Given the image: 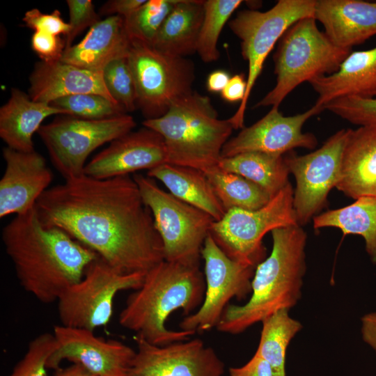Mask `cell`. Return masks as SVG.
I'll use <instances>...</instances> for the list:
<instances>
[{
	"instance_id": "cell-1",
	"label": "cell",
	"mask_w": 376,
	"mask_h": 376,
	"mask_svg": "<svg viewBox=\"0 0 376 376\" xmlns=\"http://www.w3.org/2000/svg\"><path fill=\"white\" fill-rule=\"evenodd\" d=\"M36 209L45 224L61 228L122 273H146L164 260L152 213L130 175L65 180L47 189Z\"/></svg>"
},
{
	"instance_id": "cell-2",
	"label": "cell",
	"mask_w": 376,
	"mask_h": 376,
	"mask_svg": "<svg viewBox=\"0 0 376 376\" xmlns=\"http://www.w3.org/2000/svg\"><path fill=\"white\" fill-rule=\"evenodd\" d=\"M2 240L19 284L44 304L57 301L98 257L61 228L45 224L36 207L15 215L3 228Z\"/></svg>"
},
{
	"instance_id": "cell-3",
	"label": "cell",
	"mask_w": 376,
	"mask_h": 376,
	"mask_svg": "<svg viewBox=\"0 0 376 376\" xmlns=\"http://www.w3.org/2000/svg\"><path fill=\"white\" fill-rule=\"evenodd\" d=\"M205 292L200 265L164 260L149 269L141 286L128 296L118 316L119 324L159 346L189 340L194 332L169 329L166 320L178 309L186 316L194 313L202 304Z\"/></svg>"
},
{
	"instance_id": "cell-4",
	"label": "cell",
	"mask_w": 376,
	"mask_h": 376,
	"mask_svg": "<svg viewBox=\"0 0 376 376\" xmlns=\"http://www.w3.org/2000/svg\"><path fill=\"white\" fill-rule=\"evenodd\" d=\"M272 249L259 263L251 281V293L244 305L228 304L216 327L223 333L239 334L300 299L306 273L307 235L299 225L272 232Z\"/></svg>"
},
{
	"instance_id": "cell-5",
	"label": "cell",
	"mask_w": 376,
	"mask_h": 376,
	"mask_svg": "<svg viewBox=\"0 0 376 376\" xmlns=\"http://www.w3.org/2000/svg\"><path fill=\"white\" fill-rule=\"evenodd\" d=\"M142 123L162 136L167 163L203 172L218 166L234 130L228 119L219 118L210 97L196 91L175 101L164 116Z\"/></svg>"
},
{
	"instance_id": "cell-6",
	"label": "cell",
	"mask_w": 376,
	"mask_h": 376,
	"mask_svg": "<svg viewBox=\"0 0 376 376\" xmlns=\"http://www.w3.org/2000/svg\"><path fill=\"white\" fill-rule=\"evenodd\" d=\"M350 52L335 45L313 17L297 21L282 36L274 54L276 84L254 107H279L301 84L337 72Z\"/></svg>"
},
{
	"instance_id": "cell-7",
	"label": "cell",
	"mask_w": 376,
	"mask_h": 376,
	"mask_svg": "<svg viewBox=\"0 0 376 376\" xmlns=\"http://www.w3.org/2000/svg\"><path fill=\"white\" fill-rule=\"evenodd\" d=\"M315 4V0H279L265 12L243 10L229 21V28L241 41L242 56L248 62L244 98L228 119L234 130L244 127L247 102L269 54L292 24L314 17Z\"/></svg>"
},
{
	"instance_id": "cell-8",
	"label": "cell",
	"mask_w": 376,
	"mask_h": 376,
	"mask_svg": "<svg viewBox=\"0 0 376 376\" xmlns=\"http://www.w3.org/2000/svg\"><path fill=\"white\" fill-rule=\"evenodd\" d=\"M132 177L152 213L163 244L164 260L200 265L201 250L214 219L164 191L153 178L141 173Z\"/></svg>"
},
{
	"instance_id": "cell-9",
	"label": "cell",
	"mask_w": 376,
	"mask_h": 376,
	"mask_svg": "<svg viewBox=\"0 0 376 376\" xmlns=\"http://www.w3.org/2000/svg\"><path fill=\"white\" fill-rule=\"evenodd\" d=\"M290 182L256 210L231 209L212 224L210 234L232 260L254 268L266 258L263 238L276 228L299 225Z\"/></svg>"
},
{
	"instance_id": "cell-10",
	"label": "cell",
	"mask_w": 376,
	"mask_h": 376,
	"mask_svg": "<svg viewBox=\"0 0 376 376\" xmlns=\"http://www.w3.org/2000/svg\"><path fill=\"white\" fill-rule=\"evenodd\" d=\"M134 79L136 107L146 119L164 116L172 104L193 92L194 63L172 56L152 45L130 40L127 56Z\"/></svg>"
},
{
	"instance_id": "cell-11",
	"label": "cell",
	"mask_w": 376,
	"mask_h": 376,
	"mask_svg": "<svg viewBox=\"0 0 376 376\" xmlns=\"http://www.w3.org/2000/svg\"><path fill=\"white\" fill-rule=\"evenodd\" d=\"M136 123L127 113L104 119L60 115L37 132L52 163L65 180L84 175L86 159L100 146L132 131Z\"/></svg>"
},
{
	"instance_id": "cell-12",
	"label": "cell",
	"mask_w": 376,
	"mask_h": 376,
	"mask_svg": "<svg viewBox=\"0 0 376 376\" xmlns=\"http://www.w3.org/2000/svg\"><path fill=\"white\" fill-rule=\"evenodd\" d=\"M146 273H122L98 256L81 279L58 298L61 324L93 331L106 326L111 320L117 293L140 288Z\"/></svg>"
},
{
	"instance_id": "cell-13",
	"label": "cell",
	"mask_w": 376,
	"mask_h": 376,
	"mask_svg": "<svg viewBox=\"0 0 376 376\" xmlns=\"http://www.w3.org/2000/svg\"><path fill=\"white\" fill-rule=\"evenodd\" d=\"M347 134L348 129H343L308 154L297 155L290 151L283 155L289 172L296 180L293 208L300 226L328 206V195L339 180Z\"/></svg>"
},
{
	"instance_id": "cell-14",
	"label": "cell",
	"mask_w": 376,
	"mask_h": 376,
	"mask_svg": "<svg viewBox=\"0 0 376 376\" xmlns=\"http://www.w3.org/2000/svg\"><path fill=\"white\" fill-rule=\"evenodd\" d=\"M204 260L205 292L201 306L180 323L182 330L203 332L216 327L221 316L235 297L244 299L251 293L255 269L230 258L209 234L201 250Z\"/></svg>"
},
{
	"instance_id": "cell-15",
	"label": "cell",
	"mask_w": 376,
	"mask_h": 376,
	"mask_svg": "<svg viewBox=\"0 0 376 376\" xmlns=\"http://www.w3.org/2000/svg\"><path fill=\"white\" fill-rule=\"evenodd\" d=\"M137 350L125 376H223L224 364L199 338L159 346L134 337Z\"/></svg>"
},
{
	"instance_id": "cell-16",
	"label": "cell",
	"mask_w": 376,
	"mask_h": 376,
	"mask_svg": "<svg viewBox=\"0 0 376 376\" xmlns=\"http://www.w3.org/2000/svg\"><path fill=\"white\" fill-rule=\"evenodd\" d=\"M323 110V107L315 104L304 113L284 116L279 107H272L259 120L229 139L223 147L221 157L248 152L284 155L297 148L314 149L318 146L316 136L303 133L302 127L310 118Z\"/></svg>"
},
{
	"instance_id": "cell-17",
	"label": "cell",
	"mask_w": 376,
	"mask_h": 376,
	"mask_svg": "<svg viewBox=\"0 0 376 376\" xmlns=\"http://www.w3.org/2000/svg\"><path fill=\"white\" fill-rule=\"evenodd\" d=\"M52 334L57 347L48 359V369L56 370L68 360L98 376H125L136 354L120 341L106 340L85 329L58 324Z\"/></svg>"
},
{
	"instance_id": "cell-18",
	"label": "cell",
	"mask_w": 376,
	"mask_h": 376,
	"mask_svg": "<svg viewBox=\"0 0 376 376\" xmlns=\"http://www.w3.org/2000/svg\"><path fill=\"white\" fill-rule=\"evenodd\" d=\"M164 163H167V154L162 136L143 126L109 143L86 163L84 175L109 179L142 169L149 171Z\"/></svg>"
},
{
	"instance_id": "cell-19",
	"label": "cell",
	"mask_w": 376,
	"mask_h": 376,
	"mask_svg": "<svg viewBox=\"0 0 376 376\" xmlns=\"http://www.w3.org/2000/svg\"><path fill=\"white\" fill-rule=\"evenodd\" d=\"M5 171L0 180V217L24 214L36 207L49 189L53 175L45 159L35 150L3 149Z\"/></svg>"
},
{
	"instance_id": "cell-20",
	"label": "cell",
	"mask_w": 376,
	"mask_h": 376,
	"mask_svg": "<svg viewBox=\"0 0 376 376\" xmlns=\"http://www.w3.org/2000/svg\"><path fill=\"white\" fill-rule=\"evenodd\" d=\"M83 93L101 95L117 103L105 86L102 71H91L61 61H40L30 75L29 95L35 102L50 104L58 98Z\"/></svg>"
},
{
	"instance_id": "cell-21",
	"label": "cell",
	"mask_w": 376,
	"mask_h": 376,
	"mask_svg": "<svg viewBox=\"0 0 376 376\" xmlns=\"http://www.w3.org/2000/svg\"><path fill=\"white\" fill-rule=\"evenodd\" d=\"M314 18L336 46L352 49L376 35V2L315 0Z\"/></svg>"
},
{
	"instance_id": "cell-22",
	"label": "cell",
	"mask_w": 376,
	"mask_h": 376,
	"mask_svg": "<svg viewBox=\"0 0 376 376\" xmlns=\"http://www.w3.org/2000/svg\"><path fill=\"white\" fill-rule=\"evenodd\" d=\"M336 188L355 200L376 198V124L348 129Z\"/></svg>"
},
{
	"instance_id": "cell-23",
	"label": "cell",
	"mask_w": 376,
	"mask_h": 376,
	"mask_svg": "<svg viewBox=\"0 0 376 376\" xmlns=\"http://www.w3.org/2000/svg\"><path fill=\"white\" fill-rule=\"evenodd\" d=\"M130 47L125 18L109 16L91 26L79 42L65 49L61 61L91 71H102L113 60L127 56Z\"/></svg>"
},
{
	"instance_id": "cell-24",
	"label": "cell",
	"mask_w": 376,
	"mask_h": 376,
	"mask_svg": "<svg viewBox=\"0 0 376 376\" xmlns=\"http://www.w3.org/2000/svg\"><path fill=\"white\" fill-rule=\"evenodd\" d=\"M309 83L318 95L315 104L323 107L343 97L376 98V47L350 52L337 72Z\"/></svg>"
},
{
	"instance_id": "cell-25",
	"label": "cell",
	"mask_w": 376,
	"mask_h": 376,
	"mask_svg": "<svg viewBox=\"0 0 376 376\" xmlns=\"http://www.w3.org/2000/svg\"><path fill=\"white\" fill-rule=\"evenodd\" d=\"M55 114L69 115L52 104L35 102L29 94L13 88L8 100L0 108V137L8 148L33 151V134L46 118Z\"/></svg>"
},
{
	"instance_id": "cell-26",
	"label": "cell",
	"mask_w": 376,
	"mask_h": 376,
	"mask_svg": "<svg viewBox=\"0 0 376 376\" xmlns=\"http://www.w3.org/2000/svg\"><path fill=\"white\" fill-rule=\"evenodd\" d=\"M147 175L159 180L172 195L206 212L214 221L224 216L226 210L203 171L164 163L148 171Z\"/></svg>"
},
{
	"instance_id": "cell-27",
	"label": "cell",
	"mask_w": 376,
	"mask_h": 376,
	"mask_svg": "<svg viewBox=\"0 0 376 376\" xmlns=\"http://www.w3.org/2000/svg\"><path fill=\"white\" fill-rule=\"evenodd\" d=\"M203 2L178 0L152 46L162 53L180 57L196 53L204 16Z\"/></svg>"
},
{
	"instance_id": "cell-28",
	"label": "cell",
	"mask_w": 376,
	"mask_h": 376,
	"mask_svg": "<svg viewBox=\"0 0 376 376\" xmlns=\"http://www.w3.org/2000/svg\"><path fill=\"white\" fill-rule=\"evenodd\" d=\"M313 221L315 230L333 227L340 229L344 235L362 236L366 252L376 265V198H359L349 205L322 212Z\"/></svg>"
},
{
	"instance_id": "cell-29",
	"label": "cell",
	"mask_w": 376,
	"mask_h": 376,
	"mask_svg": "<svg viewBox=\"0 0 376 376\" xmlns=\"http://www.w3.org/2000/svg\"><path fill=\"white\" fill-rule=\"evenodd\" d=\"M218 166L258 185L271 198L290 182V172L283 155L248 152L221 157Z\"/></svg>"
},
{
	"instance_id": "cell-30",
	"label": "cell",
	"mask_w": 376,
	"mask_h": 376,
	"mask_svg": "<svg viewBox=\"0 0 376 376\" xmlns=\"http://www.w3.org/2000/svg\"><path fill=\"white\" fill-rule=\"evenodd\" d=\"M217 198L226 210H256L271 199L260 186L239 175L226 171L219 166L204 172Z\"/></svg>"
},
{
	"instance_id": "cell-31",
	"label": "cell",
	"mask_w": 376,
	"mask_h": 376,
	"mask_svg": "<svg viewBox=\"0 0 376 376\" xmlns=\"http://www.w3.org/2000/svg\"><path fill=\"white\" fill-rule=\"evenodd\" d=\"M261 322L263 328L255 354L268 362L274 376H285L286 350L301 324L290 317L288 309L278 311Z\"/></svg>"
},
{
	"instance_id": "cell-32",
	"label": "cell",
	"mask_w": 376,
	"mask_h": 376,
	"mask_svg": "<svg viewBox=\"0 0 376 376\" xmlns=\"http://www.w3.org/2000/svg\"><path fill=\"white\" fill-rule=\"evenodd\" d=\"M242 0H205L204 16L197 42L196 53L201 60L210 63L220 56L217 43L221 31Z\"/></svg>"
},
{
	"instance_id": "cell-33",
	"label": "cell",
	"mask_w": 376,
	"mask_h": 376,
	"mask_svg": "<svg viewBox=\"0 0 376 376\" xmlns=\"http://www.w3.org/2000/svg\"><path fill=\"white\" fill-rule=\"evenodd\" d=\"M178 0H146L131 16L125 19L130 40L152 45L164 20Z\"/></svg>"
},
{
	"instance_id": "cell-34",
	"label": "cell",
	"mask_w": 376,
	"mask_h": 376,
	"mask_svg": "<svg viewBox=\"0 0 376 376\" xmlns=\"http://www.w3.org/2000/svg\"><path fill=\"white\" fill-rule=\"evenodd\" d=\"M50 104L66 111L70 116L85 119H104L127 113L117 103L95 93L68 95Z\"/></svg>"
},
{
	"instance_id": "cell-35",
	"label": "cell",
	"mask_w": 376,
	"mask_h": 376,
	"mask_svg": "<svg viewBox=\"0 0 376 376\" xmlns=\"http://www.w3.org/2000/svg\"><path fill=\"white\" fill-rule=\"evenodd\" d=\"M105 86L115 101L127 113L136 107V91L127 56L110 62L102 70Z\"/></svg>"
},
{
	"instance_id": "cell-36",
	"label": "cell",
	"mask_w": 376,
	"mask_h": 376,
	"mask_svg": "<svg viewBox=\"0 0 376 376\" xmlns=\"http://www.w3.org/2000/svg\"><path fill=\"white\" fill-rule=\"evenodd\" d=\"M56 347L53 334H39L29 343L25 354L8 376H47V361Z\"/></svg>"
},
{
	"instance_id": "cell-37",
	"label": "cell",
	"mask_w": 376,
	"mask_h": 376,
	"mask_svg": "<svg viewBox=\"0 0 376 376\" xmlns=\"http://www.w3.org/2000/svg\"><path fill=\"white\" fill-rule=\"evenodd\" d=\"M324 109L359 126L376 124V98L343 97L328 102Z\"/></svg>"
},
{
	"instance_id": "cell-38",
	"label": "cell",
	"mask_w": 376,
	"mask_h": 376,
	"mask_svg": "<svg viewBox=\"0 0 376 376\" xmlns=\"http://www.w3.org/2000/svg\"><path fill=\"white\" fill-rule=\"evenodd\" d=\"M66 3L70 30L65 38V49L72 46L75 38L85 29L91 28L101 20L91 0H68Z\"/></svg>"
},
{
	"instance_id": "cell-39",
	"label": "cell",
	"mask_w": 376,
	"mask_h": 376,
	"mask_svg": "<svg viewBox=\"0 0 376 376\" xmlns=\"http://www.w3.org/2000/svg\"><path fill=\"white\" fill-rule=\"evenodd\" d=\"M22 21L26 26L35 31L45 32L55 36L63 34L66 36L70 30L69 23L63 19L58 10L47 14L40 12L37 8H33L25 13Z\"/></svg>"
},
{
	"instance_id": "cell-40",
	"label": "cell",
	"mask_w": 376,
	"mask_h": 376,
	"mask_svg": "<svg viewBox=\"0 0 376 376\" xmlns=\"http://www.w3.org/2000/svg\"><path fill=\"white\" fill-rule=\"evenodd\" d=\"M31 46L41 61L47 63L61 61L66 47L60 36L41 31L33 33Z\"/></svg>"
},
{
	"instance_id": "cell-41",
	"label": "cell",
	"mask_w": 376,
	"mask_h": 376,
	"mask_svg": "<svg viewBox=\"0 0 376 376\" xmlns=\"http://www.w3.org/2000/svg\"><path fill=\"white\" fill-rule=\"evenodd\" d=\"M146 0H111L100 9V15H119L125 19L131 16Z\"/></svg>"
},
{
	"instance_id": "cell-42",
	"label": "cell",
	"mask_w": 376,
	"mask_h": 376,
	"mask_svg": "<svg viewBox=\"0 0 376 376\" xmlns=\"http://www.w3.org/2000/svg\"><path fill=\"white\" fill-rule=\"evenodd\" d=\"M229 374L230 376H274L268 362L256 354L245 365L230 368Z\"/></svg>"
},
{
	"instance_id": "cell-43",
	"label": "cell",
	"mask_w": 376,
	"mask_h": 376,
	"mask_svg": "<svg viewBox=\"0 0 376 376\" xmlns=\"http://www.w3.org/2000/svg\"><path fill=\"white\" fill-rule=\"evenodd\" d=\"M246 91V79L242 74H237L230 77L226 86L221 93V97L229 102L243 100Z\"/></svg>"
},
{
	"instance_id": "cell-44",
	"label": "cell",
	"mask_w": 376,
	"mask_h": 376,
	"mask_svg": "<svg viewBox=\"0 0 376 376\" xmlns=\"http://www.w3.org/2000/svg\"><path fill=\"white\" fill-rule=\"evenodd\" d=\"M362 338L376 353V311L361 318Z\"/></svg>"
},
{
	"instance_id": "cell-45",
	"label": "cell",
	"mask_w": 376,
	"mask_h": 376,
	"mask_svg": "<svg viewBox=\"0 0 376 376\" xmlns=\"http://www.w3.org/2000/svg\"><path fill=\"white\" fill-rule=\"evenodd\" d=\"M230 79L228 72L224 70L212 72L207 78L206 87L211 93L222 92Z\"/></svg>"
},
{
	"instance_id": "cell-46",
	"label": "cell",
	"mask_w": 376,
	"mask_h": 376,
	"mask_svg": "<svg viewBox=\"0 0 376 376\" xmlns=\"http://www.w3.org/2000/svg\"><path fill=\"white\" fill-rule=\"evenodd\" d=\"M53 376H98L78 363H72L66 367H59L54 370Z\"/></svg>"
}]
</instances>
